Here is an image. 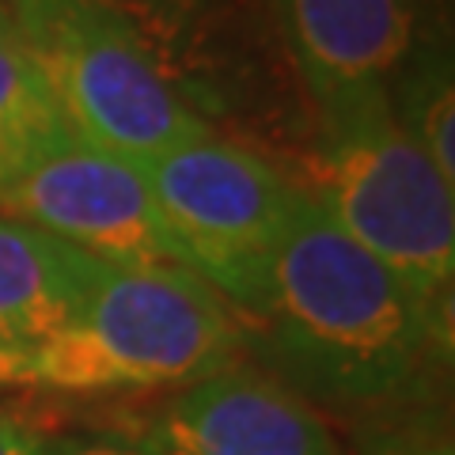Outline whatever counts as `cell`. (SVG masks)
I'll return each mask as SVG.
<instances>
[{
	"label": "cell",
	"mask_w": 455,
	"mask_h": 455,
	"mask_svg": "<svg viewBox=\"0 0 455 455\" xmlns=\"http://www.w3.org/2000/svg\"><path fill=\"white\" fill-rule=\"evenodd\" d=\"M448 300L346 235L300 190L284 220L254 319L296 387L334 406L414 395L448 349Z\"/></svg>",
	"instance_id": "6da1fadb"
},
{
	"label": "cell",
	"mask_w": 455,
	"mask_h": 455,
	"mask_svg": "<svg viewBox=\"0 0 455 455\" xmlns=\"http://www.w3.org/2000/svg\"><path fill=\"white\" fill-rule=\"evenodd\" d=\"M239 349V311L194 269L103 259L76 315L27 349V379L68 395L190 387Z\"/></svg>",
	"instance_id": "7a4b0ae2"
},
{
	"label": "cell",
	"mask_w": 455,
	"mask_h": 455,
	"mask_svg": "<svg viewBox=\"0 0 455 455\" xmlns=\"http://www.w3.org/2000/svg\"><path fill=\"white\" fill-rule=\"evenodd\" d=\"M319 187L304 190L341 232L429 296H451L455 182L398 125L387 88L323 110Z\"/></svg>",
	"instance_id": "3957f363"
},
{
	"label": "cell",
	"mask_w": 455,
	"mask_h": 455,
	"mask_svg": "<svg viewBox=\"0 0 455 455\" xmlns=\"http://www.w3.org/2000/svg\"><path fill=\"white\" fill-rule=\"evenodd\" d=\"M12 31L84 145L145 164L205 133L125 12L99 0H12Z\"/></svg>",
	"instance_id": "277c9868"
},
{
	"label": "cell",
	"mask_w": 455,
	"mask_h": 455,
	"mask_svg": "<svg viewBox=\"0 0 455 455\" xmlns=\"http://www.w3.org/2000/svg\"><path fill=\"white\" fill-rule=\"evenodd\" d=\"M182 262L209 281L239 315L254 319L269 259L300 187L274 164L209 130L140 164Z\"/></svg>",
	"instance_id": "5b68a950"
},
{
	"label": "cell",
	"mask_w": 455,
	"mask_h": 455,
	"mask_svg": "<svg viewBox=\"0 0 455 455\" xmlns=\"http://www.w3.org/2000/svg\"><path fill=\"white\" fill-rule=\"evenodd\" d=\"M0 209L107 262H182V247L133 160L73 133L0 190Z\"/></svg>",
	"instance_id": "8992f818"
},
{
	"label": "cell",
	"mask_w": 455,
	"mask_h": 455,
	"mask_svg": "<svg viewBox=\"0 0 455 455\" xmlns=\"http://www.w3.org/2000/svg\"><path fill=\"white\" fill-rule=\"evenodd\" d=\"M145 448L152 455H341L300 391L235 364L171 398Z\"/></svg>",
	"instance_id": "52a82bcc"
},
{
	"label": "cell",
	"mask_w": 455,
	"mask_h": 455,
	"mask_svg": "<svg viewBox=\"0 0 455 455\" xmlns=\"http://www.w3.org/2000/svg\"><path fill=\"white\" fill-rule=\"evenodd\" d=\"M274 8L319 110L387 88L425 16V0H274Z\"/></svg>",
	"instance_id": "ba28073f"
},
{
	"label": "cell",
	"mask_w": 455,
	"mask_h": 455,
	"mask_svg": "<svg viewBox=\"0 0 455 455\" xmlns=\"http://www.w3.org/2000/svg\"><path fill=\"white\" fill-rule=\"evenodd\" d=\"M103 259L0 217V338L31 349L80 311Z\"/></svg>",
	"instance_id": "9c48e42d"
},
{
	"label": "cell",
	"mask_w": 455,
	"mask_h": 455,
	"mask_svg": "<svg viewBox=\"0 0 455 455\" xmlns=\"http://www.w3.org/2000/svg\"><path fill=\"white\" fill-rule=\"evenodd\" d=\"M73 137L61 107L16 35L0 38V190Z\"/></svg>",
	"instance_id": "30bf717a"
},
{
	"label": "cell",
	"mask_w": 455,
	"mask_h": 455,
	"mask_svg": "<svg viewBox=\"0 0 455 455\" xmlns=\"http://www.w3.org/2000/svg\"><path fill=\"white\" fill-rule=\"evenodd\" d=\"M387 99L398 125L425 148L440 175L455 182V84L448 46L418 38L387 80Z\"/></svg>",
	"instance_id": "8fae6325"
},
{
	"label": "cell",
	"mask_w": 455,
	"mask_h": 455,
	"mask_svg": "<svg viewBox=\"0 0 455 455\" xmlns=\"http://www.w3.org/2000/svg\"><path fill=\"white\" fill-rule=\"evenodd\" d=\"M364 455H455L444 433H383L364 448Z\"/></svg>",
	"instance_id": "7c38bea8"
},
{
	"label": "cell",
	"mask_w": 455,
	"mask_h": 455,
	"mask_svg": "<svg viewBox=\"0 0 455 455\" xmlns=\"http://www.w3.org/2000/svg\"><path fill=\"white\" fill-rule=\"evenodd\" d=\"M42 455H152V451L137 444H122V440H46Z\"/></svg>",
	"instance_id": "4fadbf2b"
},
{
	"label": "cell",
	"mask_w": 455,
	"mask_h": 455,
	"mask_svg": "<svg viewBox=\"0 0 455 455\" xmlns=\"http://www.w3.org/2000/svg\"><path fill=\"white\" fill-rule=\"evenodd\" d=\"M42 448H46V440L0 410V455H42Z\"/></svg>",
	"instance_id": "5bb4252c"
},
{
	"label": "cell",
	"mask_w": 455,
	"mask_h": 455,
	"mask_svg": "<svg viewBox=\"0 0 455 455\" xmlns=\"http://www.w3.org/2000/svg\"><path fill=\"white\" fill-rule=\"evenodd\" d=\"M16 383H31L27 379V349L0 338V387H16Z\"/></svg>",
	"instance_id": "9a60e30c"
},
{
	"label": "cell",
	"mask_w": 455,
	"mask_h": 455,
	"mask_svg": "<svg viewBox=\"0 0 455 455\" xmlns=\"http://www.w3.org/2000/svg\"><path fill=\"white\" fill-rule=\"evenodd\" d=\"M99 4H110V8L125 12L130 20H137V16H167V12L182 8L187 0H99Z\"/></svg>",
	"instance_id": "2e32d148"
},
{
	"label": "cell",
	"mask_w": 455,
	"mask_h": 455,
	"mask_svg": "<svg viewBox=\"0 0 455 455\" xmlns=\"http://www.w3.org/2000/svg\"><path fill=\"white\" fill-rule=\"evenodd\" d=\"M16 35L12 31V0H0V38Z\"/></svg>",
	"instance_id": "e0dca14e"
}]
</instances>
